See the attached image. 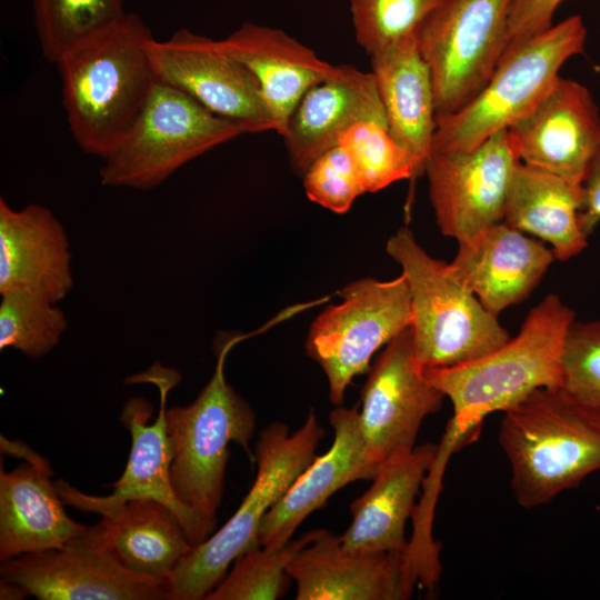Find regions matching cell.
Returning <instances> with one entry per match:
<instances>
[{
    "label": "cell",
    "instance_id": "obj_1",
    "mask_svg": "<svg viewBox=\"0 0 600 600\" xmlns=\"http://www.w3.org/2000/svg\"><path fill=\"white\" fill-rule=\"evenodd\" d=\"M152 38L142 19L127 12L54 63L70 131L84 152L107 158L141 112L158 81L148 52Z\"/></svg>",
    "mask_w": 600,
    "mask_h": 600
},
{
    "label": "cell",
    "instance_id": "obj_2",
    "mask_svg": "<svg viewBox=\"0 0 600 600\" xmlns=\"http://www.w3.org/2000/svg\"><path fill=\"white\" fill-rule=\"evenodd\" d=\"M574 311L548 294L526 317L519 333L492 352L448 368H424L452 404L457 422L481 427L486 416L507 411L543 388H560L566 340Z\"/></svg>",
    "mask_w": 600,
    "mask_h": 600
},
{
    "label": "cell",
    "instance_id": "obj_3",
    "mask_svg": "<svg viewBox=\"0 0 600 600\" xmlns=\"http://www.w3.org/2000/svg\"><path fill=\"white\" fill-rule=\"evenodd\" d=\"M498 441L524 509L550 502L600 470V426L561 388L539 389L504 411Z\"/></svg>",
    "mask_w": 600,
    "mask_h": 600
},
{
    "label": "cell",
    "instance_id": "obj_4",
    "mask_svg": "<svg viewBox=\"0 0 600 600\" xmlns=\"http://www.w3.org/2000/svg\"><path fill=\"white\" fill-rule=\"evenodd\" d=\"M242 339V334L224 336L217 343L214 372L194 401L166 412L173 491L211 534L223 494L229 443L242 447L254 461L249 442L256 414L224 377L226 358Z\"/></svg>",
    "mask_w": 600,
    "mask_h": 600
},
{
    "label": "cell",
    "instance_id": "obj_5",
    "mask_svg": "<svg viewBox=\"0 0 600 600\" xmlns=\"http://www.w3.org/2000/svg\"><path fill=\"white\" fill-rule=\"evenodd\" d=\"M386 250L400 264L409 287L412 344L424 368L470 362L510 339L451 263L432 258L408 227L388 239Z\"/></svg>",
    "mask_w": 600,
    "mask_h": 600
},
{
    "label": "cell",
    "instance_id": "obj_6",
    "mask_svg": "<svg viewBox=\"0 0 600 600\" xmlns=\"http://www.w3.org/2000/svg\"><path fill=\"white\" fill-rule=\"evenodd\" d=\"M324 430L311 410L300 429L290 433L274 422L256 443V480L234 514L184 556L169 577L171 600H202L226 576L229 566L259 546L258 531L266 514L316 458Z\"/></svg>",
    "mask_w": 600,
    "mask_h": 600
},
{
    "label": "cell",
    "instance_id": "obj_7",
    "mask_svg": "<svg viewBox=\"0 0 600 600\" xmlns=\"http://www.w3.org/2000/svg\"><path fill=\"white\" fill-rule=\"evenodd\" d=\"M587 29L574 14L514 46L462 109L437 117L432 151H469L528 116L548 94L562 64L582 53Z\"/></svg>",
    "mask_w": 600,
    "mask_h": 600
},
{
    "label": "cell",
    "instance_id": "obj_8",
    "mask_svg": "<svg viewBox=\"0 0 600 600\" xmlns=\"http://www.w3.org/2000/svg\"><path fill=\"white\" fill-rule=\"evenodd\" d=\"M243 133L242 124L158 80L131 128L103 159L101 183L154 188L187 162Z\"/></svg>",
    "mask_w": 600,
    "mask_h": 600
},
{
    "label": "cell",
    "instance_id": "obj_9",
    "mask_svg": "<svg viewBox=\"0 0 600 600\" xmlns=\"http://www.w3.org/2000/svg\"><path fill=\"white\" fill-rule=\"evenodd\" d=\"M510 0H444L422 23L417 43L432 80L437 117L466 107L503 56Z\"/></svg>",
    "mask_w": 600,
    "mask_h": 600
},
{
    "label": "cell",
    "instance_id": "obj_10",
    "mask_svg": "<svg viewBox=\"0 0 600 600\" xmlns=\"http://www.w3.org/2000/svg\"><path fill=\"white\" fill-rule=\"evenodd\" d=\"M342 302L328 307L310 326L307 354L320 364L330 401L341 404L352 379L367 370L379 348L410 327L411 298L404 276L347 284Z\"/></svg>",
    "mask_w": 600,
    "mask_h": 600
},
{
    "label": "cell",
    "instance_id": "obj_11",
    "mask_svg": "<svg viewBox=\"0 0 600 600\" xmlns=\"http://www.w3.org/2000/svg\"><path fill=\"white\" fill-rule=\"evenodd\" d=\"M180 380L181 376L176 369L164 368L159 362L127 379V383L149 382L158 387V417L150 424L152 404L142 398H130L123 406L120 421L130 432L131 450L122 476L111 484L112 493L106 497L89 496L59 480L56 486L64 503L103 516L133 499H154L177 513L193 546L211 536L203 523L178 500L171 484L172 449L167 429V397Z\"/></svg>",
    "mask_w": 600,
    "mask_h": 600
},
{
    "label": "cell",
    "instance_id": "obj_12",
    "mask_svg": "<svg viewBox=\"0 0 600 600\" xmlns=\"http://www.w3.org/2000/svg\"><path fill=\"white\" fill-rule=\"evenodd\" d=\"M1 581L39 600H171L168 579L137 574L104 543L97 524L61 548L2 562Z\"/></svg>",
    "mask_w": 600,
    "mask_h": 600
},
{
    "label": "cell",
    "instance_id": "obj_13",
    "mask_svg": "<svg viewBox=\"0 0 600 600\" xmlns=\"http://www.w3.org/2000/svg\"><path fill=\"white\" fill-rule=\"evenodd\" d=\"M519 163L508 129L469 151L433 150L423 172L441 233L461 243L503 221Z\"/></svg>",
    "mask_w": 600,
    "mask_h": 600
},
{
    "label": "cell",
    "instance_id": "obj_14",
    "mask_svg": "<svg viewBox=\"0 0 600 600\" xmlns=\"http://www.w3.org/2000/svg\"><path fill=\"white\" fill-rule=\"evenodd\" d=\"M148 52L159 81L242 124L248 133L276 131L254 77L221 40L179 29L164 41L152 38Z\"/></svg>",
    "mask_w": 600,
    "mask_h": 600
},
{
    "label": "cell",
    "instance_id": "obj_15",
    "mask_svg": "<svg viewBox=\"0 0 600 600\" xmlns=\"http://www.w3.org/2000/svg\"><path fill=\"white\" fill-rule=\"evenodd\" d=\"M444 398L426 376L407 328L386 344L361 390L360 426L378 469L416 447L423 419L438 411Z\"/></svg>",
    "mask_w": 600,
    "mask_h": 600
},
{
    "label": "cell",
    "instance_id": "obj_16",
    "mask_svg": "<svg viewBox=\"0 0 600 600\" xmlns=\"http://www.w3.org/2000/svg\"><path fill=\"white\" fill-rule=\"evenodd\" d=\"M508 132L520 162L581 184L600 147V112L587 87L559 77Z\"/></svg>",
    "mask_w": 600,
    "mask_h": 600
},
{
    "label": "cell",
    "instance_id": "obj_17",
    "mask_svg": "<svg viewBox=\"0 0 600 600\" xmlns=\"http://www.w3.org/2000/svg\"><path fill=\"white\" fill-rule=\"evenodd\" d=\"M297 600H403L418 579L406 551L352 553L341 536L314 530L313 539L287 567Z\"/></svg>",
    "mask_w": 600,
    "mask_h": 600
},
{
    "label": "cell",
    "instance_id": "obj_18",
    "mask_svg": "<svg viewBox=\"0 0 600 600\" xmlns=\"http://www.w3.org/2000/svg\"><path fill=\"white\" fill-rule=\"evenodd\" d=\"M73 288L70 242L61 222L40 204L12 209L0 199V294L23 293L52 303Z\"/></svg>",
    "mask_w": 600,
    "mask_h": 600
},
{
    "label": "cell",
    "instance_id": "obj_19",
    "mask_svg": "<svg viewBox=\"0 0 600 600\" xmlns=\"http://www.w3.org/2000/svg\"><path fill=\"white\" fill-rule=\"evenodd\" d=\"M334 431L331 448L316 457L263 518L257 543L279 548L289 542L300 523L339 489L357 480H373L372 462L360 426V410L337 408L329 416Z\"/></svg>",
    "mask_w": 600,
    "mask_h": 600
},
{
    "label": "cell",
    "instance_id": "obj_20",
    "mask_svg": "<svg viewBox=\"0 0 600 600\" xmlns=\"http://www.w3.org/2000/svg\"><path fill=\"white\" fill-rule=\"evenodd\" d=\"M363 121L388 124L376 79L372 72L338 66L331 77L304 93L288 121L282 138L294 170L303 176L318 157Z\"/></svg>",
    "mask_w": 600,
    "mask_h": 600
},
{
    "label": "cell",
    "instance_id": "obj_21",
    "mask_svg": "<svg viewBox=\"0 0 600 600\" xmlns=\"http://www.w3.org/2000/svg\"><path fill=\"white\" fill-rule=\"evenodd\" d=\"M554 259L543 241L500 221L459 243L451 266L483 307L498 317L528 298Z\"/></svg>",
    "mask_w": 600,
    "mask_h": 600
},
{
    "label": "cell",
    "instance_id": "obj_22",
    "mask_svg": "<svg viewBox=\"0 0 600 600\" xmlns=\"http://www.w3.org/2000/svg\"><path fill=\"white\" fill-rule=\"evenodd\" d=\"M28 462L0 472V560L61 548L89 527L63 508L48 461L28 450Z\"/></svg>",
    "mask_w": 600,
    "mask_h": 600
},
{
    "label": "cell",
    "instance_id": "obj_23",
    "mask_svg": "<svg viewBox=\"0 0 600 600\" xmlns=\"http://www.w3.org/2000/svg\"><path fill=\"white\" fill-rule=\"evenodd\" d=\"M221 43L254 77L281 137L304 93L338 68L284 31L253 22H244Z\"/></svg>",
    "mask_w": 600,
    "mask_h": 600
},
{
    "label": "cell",
    "instance_id": "obj_24",
    "mask_svg": "<svg viewBox=\"0 0 600 600\" xmlns=\"http://www.w3.org/2000/svg\"><path fill=\"white\" fill-rule=\"evenodd\" d=\"M438 454V444L424 443L382 463L371 487L350 507L352 520L341 534L352 553L406 551V522L414 513L420 486Z\"/></svg>",
    "mask_w": 600,
    "mask_h": 600
},
{
    "label": "cell",
    "instance_id": "obj_25",
    "mask_svg": "<svg viewBox=\"0 0 600 600\" xmlns=\"http://www.w3.org/2000/svg\"><path fill=\"white\" fill-rule=\"evenodd\" d=\"M370 63L389 130L413 157L421 174L432 152L437 112L430 70L417 36L371 56Z\"/></svg>",
    "mask_w": 600,
    "mask_h": 600
},
{
    "label": "cell",
    "instance_id": "obj_26",
    "mask_svg": "<svg viewBox=\"0 0 600 600\" xmlns=\"http://www.w3.org/2000/svg\"><path fill=\"white\" fill-rule=\"evenodd\" d=\"M102 539L130 571L169 579L194 547L177 513L154 499H133L102 516Z\"/></svg>",
    "mask_w": 600,
    "mask_h": 600
},
{
    "label": "cell",
    "instance_id": "obj_27",
    "mask_svg": "<svg viewBox=\"0 0 600 600\" xmlns=\"http://www.w3.org/2000/svg\"><path fill=\"white\" fill-rule=\"evenodd\" d=\"M582 187L520 162L507 199L503 221L549 243L556 259L582 252L588 238L580 228Z\"/></svg>",
    "mask_w": 600,
    "mask_h": 600
},
{
    "label": "cell",
    "instance_id": "obj_28",
    "mask_svg": "<svg viewBox=\"0 0 600 600\" xmlns=\"http://www.w3.org/2000/svg\"><path fill=\"white\" fill-rule=\"evenodd\" d=\"M32 9L42 56L52 63L127 13L124 0H32Z\"/></svg>",
    "mask_w": 600,
    "mask_h": 600
},
{
    "label": "cell",
    "instance_id": "obj_29",
    "mask_svg": "<svg viewBox=\"0 0 600 600\" xmlns=\"http://www.w3.org/2000/svg\"><path fill=\"white\" fill-rule=\"evenodd\" d=\"M313 536L314 530L279 548L254 546L248 549L204 599L274 600L283 597L289 586L287 567Z\"/></svg>",
    "mask_w": 600,
    "mask_h": 600
},
{
    "label": "cell",
    "instance_id": "obj_30",
    "mask_svg": "<svg viewBox=\"0 0 600 600\" xmlns=\"http://www.w3.org/2000/svg\"><path fill=\"white\" fill-rule=\"evenodd\" d=\"M67 328V317L56 303L23 293L1 296L0 350L12 348L38 359L52 351Z\"/></svg>",
    "mask_w": 600,
    "mask_h": 600
},
{
    "label": "cell",
    "instance_id": "obj_31",
    "mask_svg": "<svg viewBox=\"0 0 600 600\" xmlns=\"http://www.w3.org/2000/svg\"><path fill=\"white\" fill-rule=\"evenodd\" d=\"M339 144L350 153L366 192L420 174L413 157L391 134L388 124L359 122L349 129Z\"/></svg>",
    "mask_w": 600,
    "mask_h": 600
},
{
    "label": "cell",
    "instance_id": "obj_32",
    "mask_svg": "<svg viewBox=\"0 0 600 600\" xmlns=\"http://www.w3.org/2000/svg\"><path fill=\"white\" fill-rule=\"evenodd\" d=\"M444 0H349L354 36L369 57L417 36Z\"/></svg>",
    "mask_w": 600,
    "mask_h": 600
},
{
    "label": "cell",
    "instance_id": "obj_33",
    "mask_svg": "<svg viewBox=\"0 0 600 600\" xmlns=\"http://www.w3.org/2000/svg\"><path fill=\"white\" fill-rule=\"evenodd\" d=\"M560 388L600 426V319L572 323L564 346Z\"/></svg>",
    "mask_w": 600,
    "mask_h": 600
},
{
    "label": "cell",
    "instance_id": "obj_34",
    "mask_svg": "<svg viewBox=\"0 0 600 600\" xmlns=\"http://www.w3.org/2000/svg\"><path fill=\"white\" fill-rule=\"evenodd\" d=\"M307 197L336 213L347 212L366 192L347 149L337 144L318 157L303 174Z\"/></svg>",
    "mask_w": 600,
    "mask_h": 600
},
{
    "label": "cell",
    "instance_id": "obj_35",
    "mask_svg": "<svg viewBox=\"0 0 600 600\" xmlns=\"http://www.w3.org/2000/svg\"><path fill=\"white\" fill-rule=\"evenodd\" d=\"M563 0H510L508 38L503 54L520 42L552 26V18Z\"/></svg>",
    "mask_w": 600,
    "mask_h": 600
},
{
    "label": "cell",
    "instance_id": "obj_36",
    "mask_svg": "<svg viewBox=\"0 0 600 600\" xmlns=\"http://www.w3.org/2000/svg\"><path fill=\"white\" fill-rule=\"evenodd\" d=\"M581 187L582 204L579 211V223L583 233L589 237L600 223V147L586 169Z\"/></svg>",
    "mask_w": 600,
    "mask_h": 600
}]
</instances>
